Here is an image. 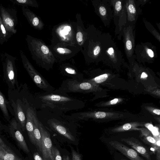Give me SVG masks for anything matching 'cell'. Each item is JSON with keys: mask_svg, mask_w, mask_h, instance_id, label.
<instances>
[{"mask_svg": "<svg viewBox=\"0 0 160 160\" xmlns=\"http://www.w3.org/2000/svg\"><path fill=\"white\" fill-rule=\"evenodd\" d=\"M12 35L7 30L4 26L0 15V44L2 45L6 42Z\"/></svg>", "mask_w": 160, "mask_h": 160, "instance_id": "9a60e30c", "label": "cell"}, {"mask_svg": "<svg viewBox=\"0 0 160 160\" xmlns=\"http://www.w3.org/2000/svg\"><path fill=\"white\" fill-rule=\"evenodd\" d=\"M2 58L4 78L8 84L14 87L17 81L16 58L6 52L2 55Z\"/></svg>", "mask_w": 160, "mask_h": 160, "instance_id": "3957f363", "label": "cell"}, {"mask_svg": "<svg viewBox=\"0 0 160 160\" xmlns=\"http://www.w3.org/2000/svg\"><path fill=\"white\" fill-rule=\"evenodd\" d=\"M148 53L149 56L151 58L154 57V55L153 51L150 49H148Z\"/></svg>", "mask_w": 160, "mask_h": 160, "instance_id": "836d02e7", "label": "cell"}, {"mask_svg": "<svg viewBox=\"0 0 160 160\" xmlns=\"http://www.w3.org/2000/svg\"><path fill=\"white\" fill-rule=\"evenodd\" d=\"M128 9L129 12L131 13H135L136 12V9L132 4H130L128 6Z\"/></svg>", "mask_w": 160, "mask_h": 160, "instance_id": "83f0119b", "label": "cell"}, {"mask_svg": "<svg viewBox=\"0 0 160 160\" xmlns=\"http://www.w3.org/2000/svg\"><path fill=\"white\" fill-rule=\"evenodd\" d=\"M15 112L17 120L23 131L25 127L26 117L19 103L17 102L15 106Z\"/></svg>", "mask_w": 160, "mask_h": 160, "instance_id": "4fadbf2b", "label": "cell"}, {"mask_svg": "<svg viewBox=\"0 0 160 160\" xmlns=\"http://www.w3.org/2000/svg\"><path fill=\"white\" fill-rule=\"evenodd\" d=\"M0 108L5 118L7 120L10 119L5 98L0 90Z\"/></svg>", "mask_w": 160, "mask_h": 160, "instance_id": "e0dca14e", "label": "cell"}, {"mask_svg": "<svg viewBox=\"0 0 160 160\" xmlns=\"http://www.w3.org/2000/svg\"><path fill=\"white\" fill-rule=\"evenodd\" d=\"M22 9L23 15L31 25L36 29H40L41 22L36 15L26 7H22Z\"/></svg>", "mask_w": 160, "mask_h": 160, "instance_id": "30bf717a", "label": "cell"}, {"mask_svg": "<svg viewBox=\"0 0 160 160\" xmlns=\"http://www.w3.org/2000/svg\"><path fill=\"white\" fill-rule=\"evenodd\" d=\"M115 9L118 11H120L122 8L121 2L120 1H118L115 4Z\"/></svg>", "mask_w": 160, "mask_h": 160, "instance_id": "4316f807", "label": "cell"}, {"mask_svg": "<svg viewBox=\"0 0 160 160\" xmlns=\"http://www.w3.org/2000/svg\"><path fill=\"white\" fill-rule=\"evenodd\" d=\"M108 78V75L107 74H104L95 77L94 80L96 83H100L105 81Z\"/></svg>", "mask_w": 160, "mask_h": 160, "instance_id": "44dd1931", "label": "cell"}, {"mask_svg": "<svg viewBox=\"0 0 160 160\" xmlns=\"http://www.w3.org/2000/svg\"><path fill=\"white\" fill-rule=\"evenodd\" d=\"M34 111L31 108H28L26 113V121L25 127L28 132L29 138L31 142L36 146L33 130V115Z\"/></svg>", "mask_w": 160, "mask_h": 160, "instance_id": "9c48e42d", "label": "cell"}, {"mask_svg": "<svg viewBox=\"0 0 160 160\" xmlns=\"http://www.w3.org/2000/svg\"><path fill=\"white\" fill-rule=\"evenodd\" d=\"M33 158L34 160H44L42 158L37 152L34 153Z\"/></svg>", "mask_w": 160, "mask_h": 160, "instance_id": "f1b7e54d", "label": "cell"}, {"mask_svg": "<svg viewBox=\"0 0 160 160\" xmlns=\"http://www.w3.org/2000/svg\"><path fill=\"white\" fill-rule=\"evenodd\" d=\"M147 75L144 72H143L142 73V75H141V78H145L147 77Z\"/></svg>", "mask_w": 160, "mask_h": 160, "instance_id": "ab89813d", "label": "cell"}, {"mask_svg": "<svg viewBox=\"0 0 160 160\" xmlns=\"http://www.w3.org/2000/svg\"><path fill=\"white\" fill-rule=\"evenodd\" d=\"M126 47L128 50H130L132 49V45L131 41L129 40L127 41L126 42Z\"/></svg>", "mask_w": 160, "mask_h": 160, "instance_id": "4dcf8cb0", "label": "cell"}, {"mask_svg": "<svg viewBox=\"0 0 160 160\" xmlns=\"http://www.w3.org/2000/svg\"><path fill=\"white\" fill-rule=\"evenodd\" d=\"M140 137L141 140L144 143L151 147L154 148L158 146L160 147L157 144L156 139L153 137L150 132L147 131L142 130Z\"/></svg>", "mask_w": 160, "mask_h": 160, "instance_id": "5bb4252c", "label": "cell"}, {"mask_svg": "<svg viewBox=\"0 0 160 160\" xmlns=\"http://www.w3.org/2000/svg\"><path fill=\"white\" fill-rule=\"evenodd\" d=\"M148 128L150 130H152L153 128V127L152 125L150 124L148 126Z\"/></svg>", "mask_w": 160, "mask_h": 160, "instance_id": "b9f144b4", "label": "cell"}, {"mask_svg": "<svg viewBox=\"0 0 160 160\" xmlns=\"http://www.w3.org/2000/svg\"><path fill=\"white\" fill-rule=\"evenodd\" d=\"M118 101V98H115L110 102L111 104H115L117 103Z\"/></svg>", "mask_w": 160, "mask_h": 160, "instance_id": "e575fe53", "label": "cell"}, {"mask_svg": "<svg viewBox=\"0 0 160 160\" xmlns=\"http://www.w3.org/2000/svg\"><path fill=\"white\" fill-rule=\"evenodd\" d=\"M157 160H160V148L158 147L156 150Z\"/></svg>", "mask_w": 160, "mask_h": 160, "instance_id": "1f68e13d", "label": "cell"}, {"mask_svg": "<svg viewBox=\"0 0 160 160\" xmlns=\"http://www.w3.org/2000/svg\"><path fill=\"white\" fill-rule=\"evenodd\" d=\"M160 110L159 109H155L153 111L154 113L158 115H159L160 114Z\"/></svg>", "mask_w": 160, "mask_h": 160, "instance_id": "8d00e7d4", "label": "cell"}, {"mask_svg": "<svg viewBox=\"0 0 160 160\" xmlns=\"http://www.w3.org/2000/svg\"><path fill=\"white\" fill-rule=\"evenodd\" d=\"M38 125L41 135L42 158L44 160H52V146L50 134L39 120Z\"/></svg>", "mask_w": 160, "mask_h": 160, "instance_id": "5b68a950", "label": "cell"}, {"mask_svg": "<svg viewBox=\"0 0 160 160\" xmlns=\"http://www.w3.org/2000/svg\"><path fill=\"white\" fill-rule=\"evenodd\" d=\"M52 160H62L59 150L55 147L51 149Z\"/></svg>", "mask_w": 160, "mask_h": 160, "instance_id": "d6986e66", "label": "cell"}, {"mask_svg": "<svg viewBox=\"0 0 160 160\" xmlns=\"http://www.w3.org/2000/svg\"><path fill=\"white\" fill-rule=\"evenodd\" d=\"M12 127L14 130V133L15 139L17 141L20 148L25 152L28 153L29 150L28 148L24 138L21 132L17 129V125L15 122L12 123Z\"/></svg>", "mask_w": 160, "mask_h": 160, "instance_id": "7c38bea8", "label": "cell"}, {"mask_svg": "<svg viewBox=\"0 0 160 160\" xmlns=\"http://www.w3.org/2000/svg\"><path fill=\"white\" fill-rule=\"evenodd\" d=\"M19 53L24 68L36 85L46 92L53 91L54 88L35 69L23 52L20 50Z\"/></svg>", "mask_w": 160, "mask_h": 160, "instance_id": "7a4b0ae2", "label": "cell"}, {"mask_svg": "<svg viewBox=\"0 0 160 160\" xmlns=\"http://www.w3.org/2000/svg\"><path fill=\"white\" fill-rule=\"evenodd\" d=\"M65 70L68 73L72 75L76 74V72L75 70L70 68H65Z\"/></svg>", "mask_w": 160, "mask_h": 160, "instance_id": "484cf974", "label": "cell"}, {"mask_svg": "<svg viewBox=\"0 0 160 160\" xmlns=\"http://www.w3.org/2000/svg\"><path fill=\"white\" fill-rule=\"evenodd\" d=\"M38 121L36 113L34 111L33 115V133L36 142V147L42 153V138L41 132L38 127Z\"/></svg>", "mask_w": 160, "mask_h": 160, "instance_id": "8fae6325", "label": "cell"}, {"mask_svg": "<svg viewBox=\"0 0 160 160\" xmlns=\"http://www.w3.org/2000/svg\"><path fill=\"white\" fill-rule=\"evenodd\" d=\"M109 144L113 148L119 151L130 160H144L139 156L138 152L119 142L112 141Z\"/></svg>", "mask_w": 160, "mask_h": 160, "instance_id": "8992f818", "label": "cell"}, {"mask_svg": "<svg viewBox=\"0 0 160 160\" xmlns=\"http://www.w3.org/2000/svg\"><path fill=\"white\" fill-rule=\"evenodd\" d=\"M64 30L68 32L71 30V28L70 26H67L65 27Z\"/></svg>", "mask_w": 160, "mask_h": 160, "instance_id": "f35d334b", "label": "cell"}, {"mask_svg": "<svg viewBox=\"0 0 160 160\" xmlns=\"http://www.w3.org/2000/svg\"><path fill=\"white\" fill-rule=\"evenodd\" d=\"M120 160H127L125 159H121Z\"/></svg>", "mask_w": 160, "mask_h": 160, "instance_id": "7bdbcfd3", "label": "cell"}, {"mask_svg": "<svg viewBox=\"0 0 160 160\" xmlns=\"http://www.w3.org/2000/svg\"><path fill=\"white\" fill-rule=\"evenodd\" d=\"M108 53L110 54H112L113 52V49L112 48H110L109 49L108 51Z\"/></svg>", "mask_w": 160, "mask_h": 160, "instance_id": "74e56055", "label": "cell"}, {"mask_svg": "<svg viewBox=\"0 0 160 160\" xmlns=\"http://www.w3.org/2000/svg\"><path fill=\"white\" fill-rule=\"evenodd\" d=\"M95 117L98 118H104L106 116V114L104 112H98L95 113Z\"/></svg>", "mask_w": 160, "mask_h": 160, "instance_id": "603a6c76", "label": "cell"}, {"mask_svg": "<svg viewBox=\"0 0 160 160\" xmlns=\"http://www.w3.org/2000/svg\"><path fill=\"white\" fill-rule=\"evenodd\" d=\"M152 130L153 133L155 135H157L158 134V129L156 128L153 127Z\"/></svg>", "mask_w": 160, "mask_h": 160, "instance_id": "d590c367", "label": "cell"}, {"mask_svg": "<svg viewBox=\"0 0 160 160\" xmlns=\"http://www.w3.org/2000/svg\"><path fill=\"white\" fill-rule=\"evenodd\" d=\"M57 50L59 53L62 54L68 53L71 52L68 49L62 48H58L57 49Z\"/></svg>", "mask_w": 160, "mask_h": 160, "instance_id": "7402d4cb", "label": "cell"}, {"mask_svg": "<svg viewBox=\"0 0 160 160\" xmlns=\"http://www.w3.org/2000/svg\"><path fill=\"white\" fill-rule=\"evenodd\" d=\"M47 123L53 130L69 140L74 141L75 138L69 130L61 122L55 118L49 119Z\"/></svg>", "mask_w": 160, "mask_h": 160, "instance_id": "ba28073f", "label": "cell"}, {"mask_svg": "<svg viewBox=\"0 0 160 160\" xmlns=\"http://www.w3.org/2000/svg\"><path fill=\"white\" fill-rule=\"evenodd\" d=\"M100 51V48L99 46H96L93 51V53L95 55H97L98 54Z\"/></svg>", "mask_w": 160, "mask_h": 160, "instance_id": "d6a6232c", "label": "cell"}, {"mask_svg": "<svg viewBox=\"0 0 160 160\" xmlns=\"http://www.w3.org/2000/svg\"><path fill=\"white\" fill-rule=\"evenodd\" d=\"M0 146L5 150H10V148L5 144L0 138Z\"/></svg>", "mask_w": 160, "mask_h": 160, "instance_id": "d4e9b609", "label": "cell"}, {"mask_svg": "<svg viewBox=\"0 0 160 160\" xmlns=\"http://www.w3.org/2000/svg\"><path fill=\"white\" fill-rule=\"evenodd\" d=\"M69 157L68 156H64L63 157V160H68Z\"/></svg>", "mask_w": 160, "mask_h": 160, "instance_id": "60d3db41", "label": "cell"}, {"mask_svg": "<svg viewBox=\"0 0 160 160\" xmlns=\"http://www.w3.org/2000/svg\"><path fill=\"white\" fill-rule=\"evenodd\" d=\"M0 15L7 30L12 35L16 33L17 32L16 26L18 22L16 10L13 8H6L1 4Z\"/></svg>", "mask_w": 160, "mask_h": 160, "instance_id": "277c9868", "label": "cell"}, {"mask_svg": "<svg viewBox=\"0 0 160 160\" xmlns=\"http://www.w3.org/2000/svg\"><path fill=\"white\" fill-rule=\"evenodd\" d=\"M99 12L102 16H104L106 13V10L105 8L102 6H101L99 8Z\"/></svg>", "mask_w": 160, "mask_h": 160, "instance_id": "f546056e", "label": "cell"}, {"mask_svg": "<svg viewBox=\"0 0 160 160\" xmlns=\"http://www.w3.org/2000/svg\"><path fill=\"white\" fill-rule=\"evenodd\" d=\"M121 141L130 146L132 149L147 160H151L148 150L138 139L131 137L127 138H121Z\"/></svg>", "mask_w": 160, "mask_h": 160, "instance_id": "52a82bcc", "label": "cell"}, {"mask_svg": "<svg viewBox=\"0 0 160 160\" xmlns=\"http://www.w3.org/2000/svg\"><path fill=\"white\" fill-rule=\"evenodd\" d=\"M37 98L41 108L48 109L55 112H65L81 109L84 106L82 101L56 91L40 94Z\"/></svg>", "mask_w": 160, "mask_h": 160, "instance_id": "6da1fadb", "label": "cell"}, {"mask_svg": "<svg viewBox=\"0 0 160 160\" xmlns=\"http://www.w3.org/2000/svg\"><path fill=\"white\" fill-rule=\"evenodd\" d=\"M13 3L22 7H26L28 6L36 7L37 6V2L34 0H10Z\"/></svg>", "mask_w": 160, "mask_h": 160, "instance_id": "ac0fdd59", "label": "cell"}, {"mask_svg": "<svg viewBox=\"0 0 160 160\" xmlns=\"http://www.w3.org/2000/svg\"><path fill=\"white\" fill-rule=\"evenodd\" d=\"M71 149L72 160H82V155L76 152L73 148L70 146Z\"/></svg>", "mask_w": 160, "mask_h": 160, "instance_id": "ffe728a7", "label": "cell"}, {"mask_svg": "<svg viewBox=\"0 0 160 160\" xmlns=\"http://www.w3.org/2000/svg\"><path fill=\"white\" fill-rule=\"evenodd\" d=\"M0 160H21L20 159L10 150L4 149L0 153Z\"/></svg>", "mask_w": 160, "mask_h": 160, "instance_id": "2e32d148", "label": "cell"}, {"mask_svg": "<svg viewBox=\"0 0 160 160\" xmlns=\"http://www.w3.org/2000/svg\"><path fill=\"white\" fill-rule=\"evenodd\" d=\"M76 38L78 42H81L83 39V34L82 32H78L76 34Z\"/></svg>", "mask_w": 160, "mask_h": 160, "instance_id": "cb8c5ba5", "label": "cell"}]
</instances>
